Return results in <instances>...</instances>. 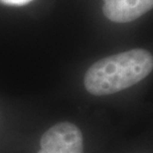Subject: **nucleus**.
<instances>
[{"mask_svg":"<svg viewBox=\"0 0 153 153\" xmlns=\"http://www.w3.org/2000/svg\"><path fill=\"white\" fill-rule=\"evenodd\" d=\"M1 2L5 3V4H8V5H18V6H21V5H25V4H28L29 2L33 1V0H0Z\"/></svg>","mask_w":153,"mask_h":153,"instance_id":"20e7f679","label":"nucleus"},{"mask_svg":"<svg viewBox=\"0 0 153 153\" xmlns=\"http://www.w3.org/2000/svg\"><path fill=\"white\" fill-rule=\"evenodd\" d=\"M153 57L144 49H132L99 60L85 73V87L94 96H108L141 82L151 73Z\"/></svg>","mask_w":153,"mask_h":153,"instance_id":"f257e3e1","label":"nucleus"},{"mask_svg":"<svg viewBox=\"0 0 153 153\" xmlns=\"http://www.w3.org/2000/svg\"><path fill=\"white\" fill-rule=\"evenodd\" d=\"M37 153H84V137L71 122H59L43 134Z\"/></svg>","mask_w":153,"mask_h":153,"instance_id":"f03ea898","label":"nucleus"},{"mask_svg":"<svg viewBox=\"0 0 153 153\" xmlns=\"http://www.w3.org/2000/svg\"><path fill=\"white\" fill-rule=\"evenodd\" d=\"M153 0H103L102 12L112 22L127 23L150 11Z\"/></svg>","mask_w":153,"mask_h":153,"instance_id":"7ed1b4c3","label":"nucleus"}]
</instances>
